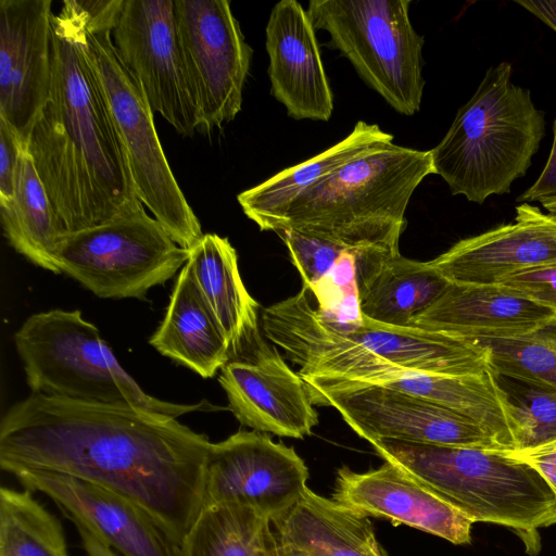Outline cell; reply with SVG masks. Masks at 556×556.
Returning <instances> with one entry per match:
<instances>
[{
  "instance_id": "obj_1",
  "label": "cell",
  "mask_w": 556,
  "mask_h": 556,
  "mask_svg": "<svg viewBox=\"0 0 556 556\" xmlns=\"http://www.w3.org/2000/svg\"><path fill=\"white\" fill-rule=\"evenodd\" d=\"M212 442L144 408L31 393L0 424V467L86 480L148 510L179 543L203 507Z\"/></svg>"
},
{
  "instance_id": "obj_2",
  "label": "cell",
  "mask_w": 556,
  "mask_h": 556,
  "mask_svg": "<svg viewBox=\"0 0 556 556\" xmlns=\"http://www.w3.org/2000/svg\"><path fill=\"white\" fill-rule=\"evenodd\" d=\"M50 97L26 149L67 231L144 206L87 39L86 0H65L52 16Z\"/></svg>"
},
{
  "instance_id": "obj_3",
  "label": "cell",
  "mask_w": 556,
  "mask_h": 556,
  "mask_svg": "<svg viewBox=\"0 0 556 556\" xmlns=\"http://www.w3.org/2000/svg\"><path fill=\"white\" fill-rule=\"evenodd\" d=\"M303 286L296 294L262 311L265 337L296 364L301 377L350 379L384 368L448 376L490 370L485 351L465 338L415 327H394L359 315L330 319Z\"/></svg>"
},
{
  "instance_id": "obj_4",
  "label": "cell",
  "mask_w": 556,
  "mask_h": 556,
  "mask_svg": "<svg viewBox=\"0 0 556 556\" xmlns=\"http://www.w3.org/2000/svg\"><path fill=\"white\" fill-rule=\"evenodd\" d=\"M430 174H434L430 150L380 147L305 190L275 232L291 230L354 250L399 251L408 202Z\"/></svg>"
},
{
  "instance_id": "obj_5",
  "label": "cell",
  "mask_w": 556,
  "mask_h": 556,
  "mask_svg": "<svg viewBox=\"0 0 556 556\" xmlns=\"http://www.w3.org/2000/svg\"><path fill=\"white\" fill-rule=\"evenodd\" d=\"M376 453L473 522L511 529L540 551L539 529L556 523V495L531 466L498 451L380 439Z\"/></svg>"
},
{
  "instance_id": "obj_6",
  "label": "cell",
  "mask_w": 556,
  "mask_h": 556,
  "mask_svg": "<svg viewBox=\"0 0 556 556\" xmlns=\"http://www.w3.org/2000/svg\"><path fill=\"white\" fill-rule=\"evenodd\" d=\"M511 74L506 61L490 67L430 150L434 174L453 195L481 204L492 194L509 193L540 149L544 112L535 108L530 90L511 83Z\"/></svg>"
},
{
  "instance_id": "obj_7",
  "label": "cell",
  "mask_w": 556,
  "mask_h": 556,
  "mask_svg": "<svg viewBox=\"0 0 556 556\" xmlns=\"http://www.w3.org/2000/svg\"><path fill=\"white\" fill-rule=\"evenodd\" d=\"M14 344L35 394L135 406L174 418L224 409L206 401L170 403L144 392L79 309L30 315L15 332Z\"/></svg>"
},
{
  "instance_id": "obj_8",
  "label": "cell",
  "mask_w": 556,
  "mask_h": 556,
  "mask_svg": "<svg viewBox=\"0 0 556 556\" xmlns=\"http://www.w3.org/2000/svg\"><path fill=\"white\" fill-rule=\"evenodd\" d=\"M87 39L128 159L140 202L174 241L190 250L204 235L169 166L153 111L112 39L121 0H86Z\"/></svg>"
},
{
  "instance_id": "obj_9",
  "label": "cell",
  "mask_w": 556,
  "mask_h": 556,
  "mask_svg": "<svg viewBox=\"0 0 556 556\" xmlns=\"http://www.w3.org/2000/svg\"><path fill=\"white\" fill-rule=\"evenodd\" d=\"M410 0H311L315 29L326 30L359 77L397 113L420 110L425 39L409 18Z\"/></svg>"
},
{
  "instance_id": "obj_10",
  "label": "cell",
  "mask_w": 556,
  "mask_h": 556,
  "mask_svg": "<svg viewBox=\"0 0 556 556\" xmlns=\"http://www.w3.org/2000/svg\"><path fill=\"white\" fill-rule=\"evenodd\" d=\"M190 250L179 247L144 206L105 223L67 231L54 251L65 274L102 299H141L181 270Z\"/></svg>"
},
{
  "instance_id": "obj_11",
  "label": "cell",
  "mask_w": 556,
  "mask_h": 556,
  "mask_svg": "<svg viewBox=\"0 0 556 556\" xmlns=\"http://www.w3.org/2000/svg\"><path fill=\"white\" fill-rule=\"evenodd\" d=\"M312 402L336 408L369 443L380 439L500 451L472 419L381 384L341 378L302 377Z\"/></svg>"
},
{
  "instance_id": "obj_12",
  "label": "cell",
  "mask_w": 556,
  "mask_h": 556,
  "mask_svg": "<svg viewBox=\"0 0 556 556\" xmlns=\"http://www.w3.org/2000/svg\"><path fill=\"white\" fill-rule=\"evenodd\" d=\"M179 45L200 130L222 128L242 106L252 49L227 0H174Z\"/></svg>"
},
{
  "instance_id": "obj_13",
  "label": "cell",
  "mask_w": 556,
  "mask_h": 556,
  "mask_svg": "<svg viewBox=\"0 0 556 556\" xmlns=\"http://www.w3.org/2000/svg\"><path fill=\"white\" fill-rule=\"evenodd\" d=\"M112 39L153 113L178 134L200 130L199 113L179 45L174 0H121Z\"/></svg>"
},
{
  "instance_id": "obj_14",
  "label": "cell",
  "mask_w": 556,
  "mask_h": 556,
  "mask_svg": "<svg viewBox=\"0 0 556 556\" xmlns=\"http://www.w3.org/2000/svg\"><path fill=\"white\" fill-rule=\"evenodd\" d=\"M307 479L308 468L292 446L240 430L210 446L203 506L239 504L273 521L302 496Z\"/></svg>"
},
{
  "instance_id": "obj_15",
  "label": "cell",
  "mask_w": 556,
  "mask_h": 556,
  "mask_svg": "<svg viewBox=\"0 0 556 556\" xmlns=\"http://www.w3.org/2000/svg\"><path fill=\"white\" fill-rule=\"evenodd\" d=\"M20 484L51 498L80 525L122 556H182V547L142 506L99 484L72 476L22 470Z\"/></svg>"
},
{
  "instance_id": "obj_16",
  "label": "cell",
  "mask_w": 556,
  "mask_h": 556,
  "mask_svg": "<svg viewBox=\"0 0 556 556\" xmlns=\"http://www.w3.org/2000/svg\"><path fill=\"white\" fill-rule=\"evenodd\" d=\"M52 1L0 0V117L26 141L50 97Z\"/></svg>"
},
{
  "instance_id": "obj_17",
  "label": "cell",
  "mask_w": 556,
  "mask_h": 556,
  "mask_svg": "<svg viewBox=\"0 0 556 556\" xmlns=\"http://www.w3.org/2000/svg\"><path fill=\"white\" fill-rule=\"evenodd\" d=\"M218 381L235 417L254 431L303 439L318 424L306 382L263 339L228 362Z\"/></svg>"
},
{
  "instance_id": "obj_18",
  "label": "cell",
  "mask_w": 556,
  "mask_h": 556,
  "mask_svg": "<svg viewBox=\"0 0 556 556\" xmlns=\"http://www.w3.org/2000/svg\"><path fill=\"white\" fill-rule=\"evenodd\" d=\"M331 498L362 516L406 525L453 544L471 540L472 522L468 518L388 462L365 472L342 466L337 470Z\"/></svg>"
},
{
  "instance_id": "obj_19",
  "label": "cell",
  "mask_w": 556,
  "mask_h": 556,
  "mask_svg": "<svg viewBox=\"0 0 556 556\" xmlns=\"http://www.w3.org/2000/svg\"><path fill=\"white\" fill-rule=\"evenodd\" d=\"M428 263L448 282L496 285L517 271L556 263V218L521 203L514 223L462 239Z\"/></svg>"
},
{
  "instance_id": "obj_20",
  "label": "cell",
  "mask_w": 556,
  "mask_h": 556,
  "mask_svg": "<svg viewBox=\"0 0 556 556\" xmlns=\"http://www.w3.org/2000/svg\"><path fill=\"white\" fill-rule=\"evenodd\" d=\"M265 33L271 94L294 119L329 121L333 94L307 10L296 0L279 1Z\"/></svg>"
},
{
  "instance_id": "obj_21",
  "label": "cell",
  "mask_w": 556,
  "mask_h": 556,
  "mask_svg": "<svg viewBox=\"0 0 556 556\" xmlns=\"http://www.w3.org/2000/svg\"><path fill=\"white\" fill-rule=\"evenodd\" d=\"M555 316L552 309L497 285L450 282L408 327L459 338H505L529 332Z\"/></svg>"
},
{
  "instance_id": "obj_22",
  "label": "cell",
  "mask_w": 556,
  "mask_h": 556,
  "mask_svg": "<svg viewBox=\"0 0 556 556\" xmlns=\"http://www.w3.org/2000/svg\"><path fill=\"white\" fill-rule=\"evenodd\" d=\"M356 302L359 315L375 323L408 327L450 282L428 262L381 248L362 249L355 262Z\"/></svg>"
},
{
  "instance_id": "obj_23",
  "label": "cell",
  "mask_w": 556,
  "mask_h": 556,
  "mask_svg": "<svg viewBox=\"0 0 556 556\" xmlns=\"http://www.w3.org/2000/svg\"><path fill=\"white\" fill-rule=\"evenodd\" d=\"M348 380L381 384L452 409L476 421L500 451L515 448L505 401L491 370L478 376H448L384 368Z\"/></svg>"
},
{
  "instance_id": "obj_24",
  "label": "cell",
  "mask_w": 556,
  "mask_h": 556,
  "mask_svg": "<svg viewBox=\"0 0 556 556\" xmlns=\"http://www.w3.org/2000/svg\"><path fill=\"white\" fill-rule=\"evenodd\" d=\"M149 343L202 378L214 377L231 361L226 334L188 262L176 279L164 318Z\"/></svg>"
},
{
  "instance_id": "obj_25",
  "label": "cell",
  "mask_w": 556,
  "mask_h": 556,
  "mask_svg": "<svg viewBox=\"0 0 556 556\" xmlns=\"http://www.w3.org/2000/svg\"><path fill=\"white\" fill-rule=\"evenodd\" d=\"M271 523L278 544L303 556H388L369 517L308 486L296 503Z\"/></svg>"
},
{
  "instance_id": "obj_26",
  "label": "cell",
  "mask_w": 556,
  "mask_h": 556,
  "mask_svg": "<svg viewBox=\"0 0 556 556\" xmlns=\"http://www.w3.org/2000/svg\"><path fill=\"white\" fill-rule=\"evenodd\" d=\"M188 263L226 334L231 359L244 357L262 339L260 305L242 281L235 248L225 237L204 233L190 249Z\"/></svg>"
},
{
  "instance_id": "obj_27",
  "label": "cell",
  "mask_w": 556,
  "mask_h": 556,
  "mask_svg": "<svg viewBox=\"0 0 556 556\" xmlns=\"http://www.w3.org/2000/svg\"><path fill=\"white\" fill-rule=\"evenodd\" d=\"M390 143L391 134L376 124L358 121L350 135L334 146L239 193L238 203L261 230L276 231L291 203L305 190L348 162Z\"/></svg>"
},
{
  "instance_id": "obj_28",
  "label": "cell",
  "mask_w": 556,
  "mask_h": 556,
  "mask_svg": "<svg viewBox=\"0 0 556 556\" xmlns=\"http://www.w3.org/2000/svg\"><path fill=\"white\" fill-rule=\"evenodd\" d=\"M3 232L10 245L33 264L58 274L54 251L67 232L24 147L21 151L12 199L0 204Z\"/></svg>"
},
{
  "instance_id": "obj_29",
  "label": "cell",
  "mask_w": 556,
  "mask_h": 556,
  "mask_svg": "<svg viewBox=\"0 0 556 556\" xmlns=\"http://www.w3.org/2000/svg\"><path fill=\"white\" fill-rule=\"evenodd\" d=\"M270 523L248 506L205 505L182 541V556H279Z\"/></svg>"
},
{
  "instance_id": "obj_30",
  "label": "cell",
  "mask_w": 556,
  "mask_h": 556,
  "mask_svg": "<svg viewBox=\"0 0 556 556\" xmlns=\"http://www.w3.org/2000/svg\"><path fill=\"white\" fill-rule=\"evenodd\" d=\"M0 556H68L62 525L29 490L0 489Z\"/></svg>"
},
{
  "instance_id": "obj_31",
  "label": "cell",
  "mask_w": 556,
  "mask_h": 556,
  "mask_svg": "<svg viewBox=\"0 0 556 556\" xmlns=\"http://www.w3.org/2000/svg\"><path fill=\"white\" fill-rule=\"evenodd\" d=\"M481 346L493 374L556 389V316L505 338H465Z\"/></svg>"
},
{
  "instance_id": "obj_32",
  "label": "cell",
  "mask_w": 556,
  "mask_h": 556,
  "mask_svg": "<svg viewBox=\"0 0 556 556\" xmlns=\"http://www.w3.org/2000/svg\"><path fill=\"white\" fill-rule=\"evenodd\" d=\"M510 419L515 448L556 439V389L493 374Z\"/></svg>"
},
{
  "instance_id": "obj_33",
  "label": "cell",
  "mask_w": 556,
  "mask_h": 556,
  "mask_svg": "<svg viewBox=\"0 0 556 556\" xmlns=\"http://www.w3.org/2000/svg\"><path fill=\"white\" fill-rule=\"evenodd\" d=\"M278 235L288 248L290 258L303 279V286L313 292L336 269L345 254L354 250L291 230L280 231Z\"/></svg>"
},
{
  "instance_id": "obj_34",
  "label": "cell",
  "mask_w": 556,
  "mask_h": 556,
  "mask_svg": "<svg viewBox=\"0 0 556 556\" xmlns=\"http://www.w3.org/2000/svg\"><path fill=\"white\" fill-rule=\"evenodd\" d=\"M496 285L556 313V263L517 271Z\"/></svg>"
},
{
  "instance_id": "obj_35",
  "label": "cell",
  "mask_w": 556,
  "mask_h": 556,
  "mask_svg": "<svg viewBox=\"0 0 556 556\" xmlns=\"http://www.w3.org/2000/svg\"><path fill=\"white\" fill-rule=\"evenodd\" d=\"M24 147L15 129L0 117V204L13 197L15 172Z\"/></svg>"
},
{
  "instance_id": "obj_36",
  "label": "cell",
  "mask_w": 556,
  "mask_h": 556,
  "mask_svg": "<svg viewBox=\"0 0 556 556\" xmlns=\"http://www.w3.org/2000/svg\"><path fill=\"white\" fill-rule=\"evenodd\" d=\"M498 452L535 469L556 495V439L531 448Z\"/></svg>"
},
{
  "instance_id": "obj_37",
  "label": "cell",
  "mask_w": 556,
  "mask_h": 556,
  "mask_svg": "<svg viewBox=\"0 0 556 556\" xmlns=\"http://www.w3.org/2000/svg\"><path fill=\"white\" fill-rule=\"evenodd\" d=\"M553 146L548 160L536 179L521 195L517 198L518 202L529 203L556 198V117L553 124Z\"/></svg>"
},
{
  "instance_id": "obj_38",
  "label": "cell",
  "mask_w": 556,
  "mask_h": 556,
  "mask_svg": "<svg viewBox=\"0 0 556 556\" xmlns=\"http://www.w3.org/2000/svg\"><path fill=\"white\" fill-rule=\"evenodd\" d=\"M556 33V0H515Z\"/></svg>"
},
{
  "instance_id": "obj_39",
  "label": "cell",
  "mask_w": 556,
  "mask_h": 556,
  "mask_svg": "<svg viewBox=\"0 0 556 556\" xmlns=\"http://www.w3.org/2000/svg\"><path fill=\"white\" fill-rule=\"evenodd\" d=\"M74 526L76 527V530L80 536L86 556H117L113 548L91 534L84 527L76 523Z\"/></svg>"
},
{
  "instance_id": "obj_40",
  "label": "cell",
  "mask_w": 556,
  "mask_h": 556,
  "mask_svg": "<svg viewBox=\"0 0 556 556\" xmlns=\"http://www.w3.org/2000/svg\"><path fill=\"white\" fill-rule=\"evenodd\" d=\"M542 206L546 210L547 214L556 218V198H551L542 202Z\"/></svg>"
},
{
  "instance_id": "obj_41",
  "label": "cell",
  "mask_w": 556,
  "mask_h": 556,
  "mask_svg": "<svg viewBox=\"0 0 556 556\" xmlns=\"http://www.w3.org/2000/svg\"><path fill=\"white\" fill-rule=\"evenodd\" d=\"M278 546H279V556H303L300 553L294 552V551H292L290 548H287L285 546H281L279 544H278Z\"/></svg>"
}]
</instances>
